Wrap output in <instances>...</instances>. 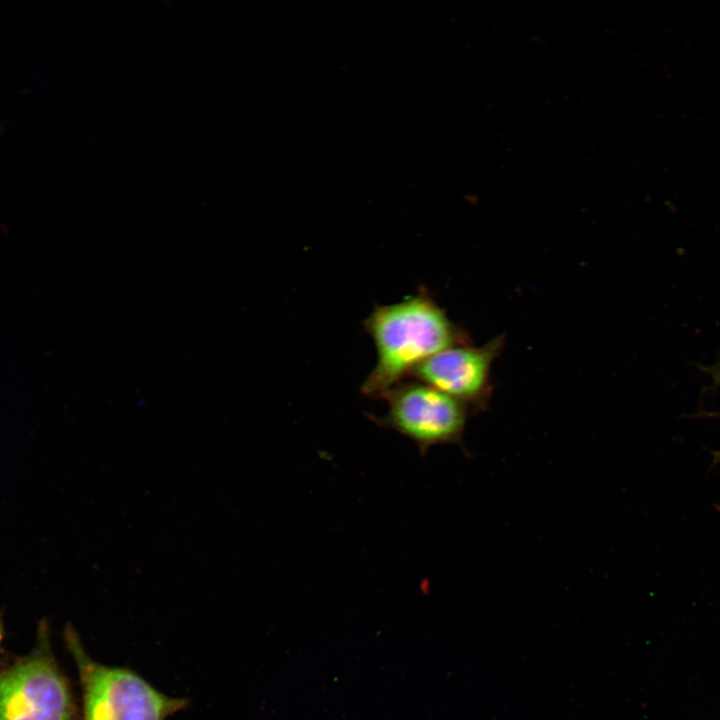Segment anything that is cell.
Returning a JSON list of instances; mask_svg holds the SVG:
<instances>
[{"instance_id":"1","label":"cell","mask_w":720,"mask_h":720,"mask_svg":"<svg viewBox=\"0 0 720 720\" xmlns=\"http://www.w3.org/2000/svg\"><path fill=\"white\" fill-rule=\"evenodd\" d=\"M363 326L373 339L377 362L361 385L369 398L386 393L437 353L462 345L464 336L424 290L403 301L376 305Z\"/></svg>"},{"instance_id":"2","label":"cell","mask_w":720,"mask_h":720,"mask_svg":"<svg viewBox=\"0 0 720 720\" xmlns=\"http://www.w3.org/2000/svg\"><path fill=\"white\" fill-rule=\"evenodd\" d=\"M64 639L78 670L83 720H166L188 706L129 668L95 661L73 626L65 627Z\"/></svg>"},{"instance_id":"3","label":"cell","mask_w":720,"mask_h":720,"mask_svg":"<svg viewBox=\"0 0 720 720\" xmlns=\"http://www.w3.org/2000/svg\"><path fill=\"white\" fill-rule=\"evenodd\" d=\"M69 679L54 656L49 626L41 622L32 650L0 670V720H76Z\"/></svg>"},{"instance_id":"4","label":"cell","mask_w":720,"mask_h":720,"mask_svg":"<svg viewBox=\"0 0 720 720\" xmlns=\"http://www.w3.org/2000/svg\"><path fill=\"white\" fill-rule=\"evenodd\" d=\"M387 412L374 421L415 443L421 455L433 446L461 441L466 405L425 383L404 380L384 396Z\"/></svg>"},{"instance_id":"5","label":"cell","mask_w":720,"mask_h":720,"mask_svg":"<svg viewBox=\"0 0 720 720\" xmlns=\"http://www.w3.org/2000/svg\"><path fill=\"white\" fill-rule=\"evenodd\" d=\"M498 348L497 341L482 347L453 346L414 367L408 378L432 386L465 405L478 404L487 394Z\"/></svg>"},{"instance_id":"6","label":"cell","mask_w":720,"mask_h":720,"mask_svg":"<svg viewBox=\"0 0 720 720\" xmlns=\"http://www.w3.org/2000/svg\"><path fill=\"white\" fill-rule=\"evenodd\" d=\"M3 635H4L3 623L0 618V647H1L2 640H3Z\"/></svg>"},{"instance_id":"7","label":"cell","mask_w":720,"mask_h":720,"mask_svg":"<svg viewBox=\"0 0 720 720\" xmlns=\"http://www.w3.org/2000/svg\"><path fill=\"white\" fill-rule=\"evenodd\" d=\"M717 376H719V379H720V373H718V375H717Z\"/></svg>"}]
</instances>
